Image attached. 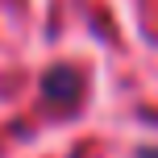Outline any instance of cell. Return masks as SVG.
Listing matches in <instances>:
<instances>
[{
  "label": "cell",
  "mask_w": 158,
  "mask_h": 158,
  "mask_svg": "<svg viewBox=\"0 0 158 158\" xmlns=\"http://www.w3.org/2000/svg\"><path fill=\"white\" fill-rule=\"evenodd\" d=\"M42 92H46V100L63 104V108H75L79 92H83V79H79L75 67H50L46 79H42Z\"/></svg>",
  "instance_id": "cell-1"
},
{
  "label": "cell",
  "mask_w": 158,
  "mask_h": 158,
  "mask_svg": "<svg viewBox=\"0 0 158 158\" xmlns=\"http://www.w3.org/2000/svg\"><path fill=\"white\" fill-rule=\"evenodd\" d=\"M137 158H158V150H142V154H137Z\"/></svg>",
  "instance_id": "cell-2"
}]
</instances>
